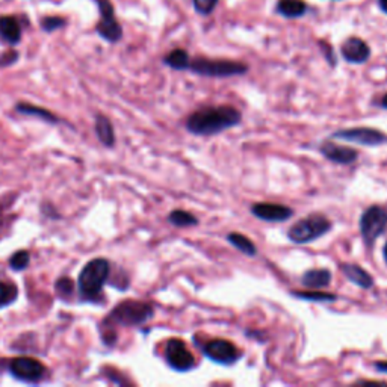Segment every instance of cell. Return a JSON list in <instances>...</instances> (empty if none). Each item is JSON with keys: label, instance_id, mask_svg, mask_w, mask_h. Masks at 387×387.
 <instances>
[{"label": "cell", "instance_id": "cell-10", "mask_svg": "<svg viewBox=\"0 0 387 387\" xmlns=\"http://www.w3.org/2000/svg\"><path fill=\"white\" fill-rule=\"evenodd\" d=\"M165 358H167L168 365L179 372H187L192 370L196 365V358L189 351L187 344L180 339H170L165 348Z\"/></svg>", "mask_w": 387, "mask_h": 387}, {"label": "cell", "instance_id": "cell-34", "mask_svg": "<svg viewBox=\"0 0 387 387\" xmlns=\"http://www.w3.org/2000/svg\"><path fill=\"white\" fill-rule=\"evenodd\" d=\"M383 256H384V261H386V263H387V242H386V245H384V248H383Z\"/></svg>", "mask_w": 387, "mask_h": 387}, {"label": "cell", "instance_id": "cell-9", "mask_svg": "<svg viewBox=\"0 0 387 387\" xmlns=\"http://www.w3.org/2000/svg\"><path fill=\"white\" fill-rule=\"evenodd\" d=\"M331 138H336V140H344L349 143H356L366 147H375L387 143V136L377 131V129L371 127H353V129H345V131H337L331 133Z\"/></svg>", "mask_w": 387, "mask_h": 387}, {"label": "cell", "instance_id": "cell-20", "mask_svg": "<svg viewBox=\"0 0 387 387\" xmlns=\"http://www.w3.org/2000/svg\"><path fill=\"white\" fill-rule=\"evenodd\" d=\"M163 62L167 64L168 67H171L173 70H189V64H191V58L187 50L183 49H176L170 52L167 57L163 58Z\"/></svg>", "mask_w": 387, "mask_h": 387}, {"label": "cell", "instance_id": "cell-5", "mask_svg": "<svg viewBox=\"0 0 387 387\" xmlns=\"http://www.w3.org/2000/svg\"><path fill=\"white\" fill-rule=\"evenodd\" d=\"M189 70L200 76L209 78H232L242 76L248 71V67L242 62L228 59H207L196 58L189 64Z\"/></svg>", "mask_w": 387, "mask_h": 387}, {"label": "cell", "instance_id": "cell-33", "mask_svg": "<svg viewBox=\"0 0 387 387\" xmlns=\"http://www.w3.org/2000/svg\"><path fill=\"white\" fill-rule=\"evenodd\" d=\"M381 106H383L384 109H387V94L381 98Z\"/></svg>", "mask_w": 387, "mask_h": 387}, {"label": "cell", "instance_id": "cell-2", "mask_svg": "<svg viewBox=\"0 0 387 387\" xmlns=\"http://www.w3.org/2000/svg\"><path fill=\"white\" fill-rule=\"evenodd\" d=\"M109 277V262L106 259H94L84 266L79 275V292L82 298L96 301Z\"/></svg>", "mask_w": 387, "mask_h": 387}, {"label": "cell", "instance_id": "cell-21", "mask_svg": "<svg viewBox=\"0 0 387 387\" xmlns=\"http://www.w3.org/2000/svg\"><path fill=\"white\" fill-rule=\"evenodd\" d=\"M227 239H228V242L232 244L235 248H238L241 253H244L247 256H256L257 248L253 244L251 239H248L247 236H244L241 233H230L227 236Z\"/></svg>", "mask_w": 387, "mask_h": 387}, {"label": "cell", "instance_id": "cell-3", "mask_svg": "<svg viewBox=\"0 0 387 387\" xmlns=\"http://www.w3.org/2000/svg\"><path fill=\"white\" fill-rule=\"evenodd\" d=\"M331 230V221L321 215L313 214L297 221L288 232V238L293 244H310Z\"/></svg>", "mask_w": 387, "mask_h": 387}, {"label": "cell", "instance_id": "cell-16", "mask_svg": "<svg viewBox=\"0 0 387 387\" xmlns=\"http://www.w3.org/2000/svg\"><path fill=\"white\" fill-rule=\"evenodd\" d=\"M0 38L9 44H17L22 38V27L15 17H0Z\"/></svg>", "mask_w": 387, "mask_h": 387}, {"label": "cell", "instance_id": "cell-14", "mask_svg": "<svg viewBox=\"0 0 387 387\" xmlns=\"http://www.w3.org/2000/svg\"><path fill=\"white\" fill-rule=\"evenodd\" d=\"M321 153L326 156V158L335 163L340 165H349L357 161L358 153L357 150L351 149V147H344L333 143H326L321 147Z\"/></svg>", "mask_w": 387, "mask_h": 387}, {"label": "cell", "instance_id": "cell-26", "mask_svg": "<svg viewBox=\"0 0 387 387\" xmlns=\"http://www.w3.org/2000/svg\"><path fill=\"white\" fill-rule=\"evenodd\" d=\"M31 262V256L27 251H17L11 259H9V266H11V270L14 271H22L24 268H27V265Z\"/></svg>", "mask_w": 387, "mask_h": 387}, {"label": "cell", "instance_id": "cell-24", "mask_svg": "<svg viewBox=\"0 0 387 387\" xmlns=\"http://www.w3.org/2000/svg\"><path fill=\"white\" fill-rule=\"evenodd\" d=\"M17 288L11 283L0 282V309L9 306L17 300Z\"/></svg>", "mask_w": 387, "mask_h": 387}, {"label": "cell", "instance_id": "cell-19", "mask_svg": "<svg viewBox=\"0 0 387 387\" xmlns=\"http://www.w3.org/2000/svg\"><path fill=\"white\" fill-rule=\"evenodd\" d=\"M96 133L98 140L103 143L106 147H112L115 143V135H114V127L110 124L109 119L103 115H97L96 118Z\"/></svg>", "mask_w": 387, "mask_h": 387}, {"label": "cell", "instance_id": "cell-17", "mask_svg": "<svg viewBox=\"0 0 387 387\" xmlns=\"http://www.w3.org/2000/svg\"><path fill=\"white\" fill-rule=\"evenodd\" d=\"M331 282V272L328 270H309L302 274L301 283L310 289L327 288Z\"/></svg>", "mask_w": 387, "mask_h": 387}, {"label": "cell", "instance_id": "cell-30", "mask_svg": "<svg viewBox=\"0 0 387 387\" xmlns=\"http://www.w3.org/2000/svg\"><path fill=\"white\" fill-rule=\"evenodd\" d=\"M319 45H321L322 49L326 50V57H327V59H328V62L331 64V66H336V58H335V52H333V49H331L330 45L326 44L324 41H319Z\"/></svg>", "mask_w": 387, "mask_h": 387}, {"label": "cell", "instance_id": "cell-12", "mask_svg": "<svg viewBox=\"0 0 387 387\" xmlns=\"http://www.w3.org/2000/svg\"><path fill=\"white\" fill-rule=\"evenodd\" d=\"M251 214L263 221L283 223L293 215V210L284 205H277V203H256L251 207Z\"/></svg>", "mask_w": 387, "mask_h": 387}, {"label": "cell", "instance_id": "cell-4", "mask_svg": "<svg viewBox=\"0 0 387 387\" xmlns=\"http://www.w3.org/2000/svg\"><path fill=\"white\" fill-rule=\"evenodd\" d=\"M153 313H154V309L152 304L144 301L127 300L118 304V306L112 310V313L109 315L108 321H110V324L135 327V326H141L144 322L152 319Z\"/></svg>", "mask_w": 387, "mask_h": 387}, {"label": "cell", "instance_id": "cell-15", "mask_svg": "<svg viewBox=\"0 0 387 387\" xmlns=\"http://www.w3.org/2000/svg\"><path fill=\"white\" fill-rule=\"evenodd\" d=\"M340 271L344 272V275L349 282L357 284L358 288L371 289L374 286V277L370 272L365 271L360 265L342 263L340 265Z\"/></svg>", "mask_w": 387, "mask_h": 387}, {"label": "cell", "instance_id": "cell-32", "mask_svg": "<svg viewBox=\"0 0 387 387\" xmlns=\"http://www.w3.org/2000/svg\"><path fill=\"white\" fill-rule=\"evenodd\" d=\"M379 6L381 11L387 15V0H379Z\"/></svg>", "mask_w": 387, "mask_h": 387}, {"label": "cell", "instance_id": "cell-1", "mask_svg": "<svg viewBox=\"0 0 387 387\" xmlns=\"http://www.w3.org/2000/svg\"><path fill=\"white\" fill-rule=\"evenodd\" d=\"M241 119L242 114L233 106H207L188 117L187 129L194 135L210 136L238 126Z\"/></svg>", "mask_w": 387, "mask_h": 387}, {"label": "cell", "instance_id": "cell-8", "mask_svg": "<svg viewBox=\"0 0 387 387\" xmlns=\"http://www.w3.org/2000/svg\"><path fill=\"white\" fill-rule=\"evenodd\" d=\"M203 353L212 362L219 365H233L239 358H241L242 353L239 351L230 340L226 339H212L207 344L203 345Z\"/></svg>", "mask_w": 387, "mask_h": 387}, {"label": "cell", "instance_id": "cell-22", "mask_svg": "<svg viewBox=\"0 0 387 387\" xmlns=\"http://www.w3.org/2000/svg\"><path fill=\"white\" fill-rule=\"evenodd\" d=\"M293 297L301 298V300H309V301H318V302H333L337 300L335 293L328 292H321V291H298V292H291Z\"/></svg>", "mask_w": 387, "mask_h": 387}, {"label": "cell", "instance_id": "cell-31", "mask_svg": "<svg viewBox=\"0 0 387 387\" xmlns=\"http://www.w3.org/2000/svg\"><path fill=\"white\" fill-rule=\"evenodd\" d=\"M375 370L380 372H386L387 374V362H375Z\"/></svg>", "mask_w": 387, "mask_h": 387}, {"label": "cell", "instance_id": "cell-23", "mask_svg": "<svg viewBox=\"0 0 387 387\" xmlns=\"http://www.w3.org/2000/svg\"><path fill=\"white\" fill-rule=\"evenodd\" d=\"M168 221L176 227H192L198 224V219L187 210H173L168 217Z\"/></svg>", "mask_w": 387, "mask_h": 387}, {"label": "cell", "instance_id": "cell-11", "mask_svg": "<svg viewBox=\"0 0 387 387\" xmlns=\"http://www.w3.org/2000/svg\"><path fill=\"white\" fill-rule=\"evenodd\" d=\"M9 372L15 377L17 380L27 381V383H35L43 379L45 372V367L43 363L31 357H18L9 363Z\"/></svg>", "mask_w": 387, "mask_h": 387}, {"label": "cell", "instance_id": "cell-7", "mask_svg": "<svg viewBox=\"0 0 387 387\" xmlns=\"http://www.w3.org/2000/svg\"><path fill=\"white\" fill-rule=\"evenodd\" d=\"M98 11H100V22L97 24V34L109 43H117L122 40L123 29L115 18L114 6L110 0H96Z\"/></svg>", "mask_w": 387, "mask_h": 387}, {"label": "cell", "instance_id": "cell-29", "mask_svg": "<svg viewBox=\"0 0 387 387\" xmlns=\"http://www.w3.org/2000/svg\"><path fill=\"white\" fill-rule=\"evenodd\" d=\"M64 24H66V20L61 17H44L43 22H41V27L45 31V32H53L59 29V27H62Z\"/></svg>", "mask_w": 387, "mask_h": 387}, {"label": "cell", "instance_id": "cell-6", "mask_svg": "<svg viewBox=\"0 0 387 387\" xmlns=\"http://www.w3.org/2000/svg\"><path fill=\"white\" fill-rule=\"evenodd\" d=\"M387 227V209L383 206L367 207L360 217V233L367 247H372Z\"/></svg>", "mask_w": 387, "mask_h": 387}, {"label": "cell", "instance_id": "cell-13", "mask_svg": "<svg viewBox=\"0 0 387 387\" xmlns=\"http://www.w3.org/2000/svg\"><path fill=\"white\" fill-rule=\"evenodd\" d=\"M340 54L349 64H365L371 57V49L362 38L351 36L344 41L340 48Z\"/></svg>", "mask_w": 387, "mask_h": 387}, {"label": "cell", "instance_id": "cell-18", "mask_svg": "<svg viewBox=\"0 0 387 387\" xmlns=\"http://www.w3.org/2000/svg\"><path fill=\"white\" fill-rule=\"evenodd\" d=\"M275 11L284 18H300L306 15L307 5L302 0H279Z\"/></svg>", "mask_w": 387, "mask_h": 387}, {"label": "cell", "instance_id": "cell-25", "mask_svg": "<svg viewBox=\"0 0 387 387\" xmlns=\"http://www.w3.org/2000/svg\"><path fill=\"white\" fill-rule=\"evenodd\" d=\"M17 110H18V112H22V114L35 115V117L43 118V119H48V122H50V123L58 122L57 117H54L53 114H50L49 110L43 109V108H36V106H31V105H18Z\"/></svg>", "mask_w": 387, "mask_h": 387}, {"label": "cell", "instance_id": "cell-28", "mask_svg": "<svg viewBox=\"0 0 387 387\" xmlns=\"http://www.w3.org/2000/svg\"><path fill=\"white\" fill-rule=\"evenodd\" d=\"M218 5V0H194V8L201 15H209L214 13V9Z\"/></svg>", "mask_w": 387, "mask_h": 387}, {"label": "cell", "instance_id": "cell-27", "mask_svg": "<svg viewBox=\"0 0 387 387\" xmlns=\"http://www.w3.org/2000/svg\"><path fill=\"white\" fill-rule=\"evenodd\" d=\"M54 289H57V293L61 298H70L73 295V291H75V284H73V282L68 277H64L57 282Z\"/></svg>", "mask_w": 387, "mask_h": 387}]
</instances>
